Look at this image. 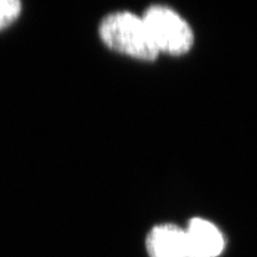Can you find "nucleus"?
Returning <instances> with one entry per match:
<instances>
[{"mask_svg": "<svg viewBox=\"0 0 257 257\" xmlns=\"http://www.w3.org/2000/svg\"><path fill=\"white\" fill-rule=\"evenodd\" d=\"M99 34L106 46L117 53L142 61H154L159 56L143 18L131 12L108 15L102 19Z\"/></svg>", "mask_w": 257, "mask_h": 257, "instance_id": "nucleus-1", "label": "nucleus"}, {"mask_svg": "<svg viewBox=\"0 0 257 257\" xmlns=\"http://www.w3.org/2000/svg\"><path fill=\"white\" fill-rule=\"evenodd\" d=\"M142 18L159 54L181 56L192 49L194 35L191 25L173 9L153 5Z\"/></svg>", "mask_w": 257, "mask_h": 257, "instance_id": "nucleus-2", "label": "nucleus"}, {"mask_svg": "<svg viewBox=\"0 0 257 257\" xmlns=\"http://www.w3.org/2000/svg\"><path fill=\"white\" fill-rule=\"evenodd\" d=\"M185 233L191 257H218L225 248L221 231L202 218L191 219Z\"/></svg>", "mask_w": 257, "mask_h": 257, "instance_id": "nucleus-3", "label": "nucleus"}, {"mask_svg": "<svg viewBox=\"0 0 257 257\" xmlns=\"http://www.w3.org/2000/svg\"><path fill=\"white\" fill-rule=\"evenodd\" d=\"M149 257H191L185 230L174 224L154 226L146 239Z\"/></svg>", "mask_w": 257, "mask_h": 257, "instance_id": "nucleus-4", "label": "nucleus"}, {"mask_svg": "<svg viewBox=\"0 0 257 257\" xmlns=\"http://www.w3.org/2000/svg\"><path fill=\"white\" fill-rule=\"evenodd\" d=\"M22 11V4L17 0H0V30L14 23Z\"/></svg>", "mask_w": 257, "mask_h": 257, "instance_id": "nucleus-5", "label": "nucleus"}]
</instances>
